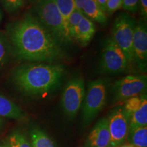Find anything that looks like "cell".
<instances>
[{
	"instance_id": "4",
	"label": "cell",
	"mask_w": 147,
	"mask_h": 147,
	"mask_svg": "<svg viewBox=\"0 0 147 147\" xmlns=\"http://www.w3.org/2000/svg\"><path fill=\"white\" fill-rule=\"evenodd\" d=\"M108 87L106 78H98L89 83L82 110L84 124L93 121L104 107Z\"/></svg>"
},
{
	"instance_id": "11",
	"label": "cell",
	"mask_w": 147,
	"mask_h": 147,
	"mask_svg": "<svg viewBox=\"0 0 147 147\" xmlns=\"http://www.w3.org/2000/svg\"><path fill=\"white\" fill-rule=\"evenodd\" d=\"M110 135L108 117L101 119L93 127L86 140L84 147H110Z\"/></svg>"
},
{
	"instance_id": "31",
	"label": "cell",
	"mask_w": 147,
	"mask_h": 147,
	"mask_svg": "<svg viewBox=\"0 0 147 147\" xmlns=\"http://www.w3.org/2000/svg\"><path fill=\"white\" fill-rule=\"evenodd\" d=\"M1 19H2V14H1V11H0V22H1Z\"/></svg>"
},
{
	"instance_id": "7",
	"label": "cell",
	"mask_w": 147,
	"mask_h": 147,
	"mask_svg": "<svg viewBox=\"0 0 147 147\" xmlns=\"http://www.w3.org/2000/svg\"><path fill=\"white\" fill-rule=\"evenodd\" d=\"M147 76L144 74L127 75L117 80L113 84V102H124L146 92Z\"/></svg>"
},
{
	"instance_id": "27",
	"label": "cell",
	"mask_w": 147,
	"mask_h": 147,
	"mask_svg": "<svg viewBox=\"0 0 147 147\" xmlns=\"http://www.w3.org/2000/svg\"><path fill=\"white\" fill-rule=\"evenodd\" d=\"M85 1L86 0H75V8H76V10H78L79 12H82V8H83L84 3L85 2Z\"/></svg>"
},
{
	"instance_id": "12",
	"label": "cell",
	"mask_w": 147,
	"mask_h": 147,
	"mask_svg": "<svg viewBox=\"0 0 147 147\" xmlns=\"http://www.w3.org/2000/svg\"><path fill=\"white\" fill-rule=\"evenodd\" d=\"M96 32L94 22L83 16L75 31L74 40L82 47H86L91 42Z\"/></svg>"
},
{
	"instance_id": "17",
	"label": "cell",
	"mask_w": 147,
	"mask_h": 147,
	"mask_svg": "<svg viewBox=\"0 0 147 147\" xmlns=\"http://www.w3.org/2000/svg\"><path fill=\"white\" fill-rule=\"evenodd\" d=\"M54 1L63 18L64 27H65L67 36L69 38L68 32H67V23H68L69 16L76 10L75 0H54Z\"/></svg>"
},
{
	"instance_id": "21",
	"label": "cell",
	"mask_w": 147,
	"mask_h": 147,
	"mask_svg": "<svg viewBox=\"0 0 147 147\" xmlns=\"http://www.w3.org/2000/svg\"><path fill=\"white\" fill-rule=\"evenodd\" d=\"M8 146L10 147H32L25 136L18 131L14 132L9 137Z\"/></svg>"
},
{
	"instance_id": "5",
	"label": "cell",
	"mask_w": 147,
	"mask_h": 147,
	"mask_svg": "<svg viewBox=\"0 0 147 147\" xmlns=\"http://www.w3.org/2000/svg\"><path fill=\"white\" fill-rule=\"evenodd\" d=\"M136 21L128 13H121L112 28V39L125 53L129 65L134 64L133 38Z\"/></svg>"
},
{
	"instance_id": "3",
	"label": "cell",
	"mask_w": 147,
	"mask_h": 147,
	"mask_svg": "<svg viewBox=\"0 0 147 147\" xmlns=\"http://www.w3.org/2000/svg\"><path fill=\"white\" fill-rule=\"evenodd\" d=\"M32 14L61 45L72 41L67 36L59 11L54 0H43L35 4Z\"/></svg>"
},
{
	"instance_id": "24",
	"label": "cell",
	"mask_w": 147,
	"mask_h": 147,
	"mask_svg": "<svg viewBox=\"0 0 147 147\" xmlns=\"http://www.w3.org/2000/svg\"><path fill=\"white\" fill-rule=\"evenodd\" d=\"M123 0H107L106 8V14L111 15L117 10L122 8Z\"/></svg>"
},
{
	"instance_id": "33",
	"label": "cell",
	"mask_w": 147,
	"mask_h": 147,
	"mask_svg": "<svg viewBox=\"0 0 147 147\" xmlns=\"http://www.w3.org/2000/svg\"><path fill=\"white\" fill-rule=\"evenodd\" d=\"M1 120H0V125H1Z\"/></svg>"
},
{
	"instance_id": "29",
	"label": "cell",
	"mask_w": 147,
	"mask_h": 147,
	"mask_svg": "<svg viewBox=\"0 0 147 147\" xmlns=\"http://www.w3.org/2000/svg\"><path fill=\"white\" fill-rule=\"evenodd\" d=\"M121 147H136V146H133V145H131L130 144H127L122 145Z\"/></svg>"
},
{
	"instance_id": "9",
	"label": "cell",
	"mask_w": 147,
	"mask_h": 147,
	"mask_svg": "<svg viewBox=\"0 0 147 147\" xmlns=\"http://www.w3.org/2000/svg\"><path fill=\"white\" fill-rule=\"evenodd\" d=\"M110 135V147H119L126 140L129 132V119L122 106L114 109L108 117Z\"/></svg>"
},
{
	"instance_id": "6",
	"label": "cell",
	"mask_w": 147,
	"mask_h": 147,
	"mask_svg": "<svg viewBox=\"0 0 147 147\" xmlns=\"http://www.w3.org/2000/svg\"><path fill=\"white\" fill-rule=\"evenodd\" d=\"M128 59L123 51L111 37L104 40L101 53L100 70L106 75H117L124 73L129 67Z\"/></svg>"
},
{
	"instance_id": "8",
	"label": "cell",
	"mask_w": 147,
	"mask_h": 147,
	"mask_svg": "<svg viewBox=\"0 0 147 147\" xmlns=\"http://www.w3.org/2000/svg\"><path fill=\"white\" fill-rule=\"evenodd\" d=\"M84 94V82L82 77H75L67 82L61 100V106L66 117L69 119L76 117L82 106Z\"/></svg>"
},
{
	"instance_id": "14",
	"label": "cell",
	"mask_w": 147,
	"mask_h": 147,
	"mask_svg": "<svg viewBox=\"0 0 147 147\" xmlns=\"http://www.w3.org/2000/svg\"><path fill=\"white\" fill-rule=\"evenodd\" d=\"M147 126V99L144 97L141 105L131 114L129 120V131L140 127Z\"/></svg>"
},
{
	"instance_id": "20",
	"label": "cell",
	"mask_w": 147,
	"mask_h": 147,
	"mask_svg": "<svg viewBox=\"0 0 147 147\" xmlns=\"http://www.w3.org/2000/svg\"><path fill=\"white\" fill-rule=\"evenodd\" d=\"M145 97H146V93L145 94L143 93V94L138 95V96L131 97V98H129L127 100H126L124 106H123V108L125 113L127 116L129 120V117L131 114L141 105Z\"/></svg>"
},
{
	"instance_id": "32",
	"label": "cell",
	"mask_w": 147,
	"mask_h": 147,
	"mask_svg": "<svg viewBox=\"0 0 147 147\" xmlns=\"http://www.w3.org/2000/svg\"><path fill=\"white\" fill-rule=\"evenodd\" d=\"M0 147H10L8 145H2V146H0Z\"/></svg>"
},
{
	"instance_id": "22",
	"label": "cell",
	"mask_w": 147,
	"mask_h": 147,
	"mask_svg": "<svg viewBox=\"0 0 147 147\" xmlns=\"http://www.w3.org/2000/svg\"><path fill=\"white\" fill-rule=\"evenodd\" d=\"M83 16L84 14L82 12L78 10H75L69 16L68 23H67V32H68L69 38L72 41H74V36L75 31L78 26V24Z\"/></svg>"
},
{
	"instance_id": "19",
	"label": "cell",
	"mask_w": 147,
	"mask_h": 147,
	"mask_svg": "<svg viewBox=\"0 0 147 147\" xmlns=\"http://www.w3.org/2000/svg\"><path fill=\"white\" fill-rule=\"evenodd\" d=\"M11 53H12V47L8 35L0 32V67L8 61Z\"/></svg>"
},
{
	"instance_id": "1",
	"label": "cell",
	"mask_w": 147,
	"mask_h": 147,
	"mask_svg": "<svg viewBox=\"0 0 147 147\" xmlns=\"http://www.w3.org/2000/svg\"><path fill=\"white\" fill-rule=\"evenodd\" d=\"M8 36L12 52L20 60L55 63L68 57L63 46L32 13L11 25Z\"/></svg>"
},
{
	"instance_id": "26",
	"label": "cell",
	"mask_w": 147,
	"mask_h": 147,
	"mask_svg": "<svg viewBox=\"0 0 147 147\" xmlns=\"http://www.w3.org/2000/svg\"><path fill=\"white\" fill-rule=\"evenodd\" d=\"M139 10L144 21L147 19V0H139Z\"/></svg>"
},
{
	"instance_id": "13",
	"label": "cell",
	"mask_w": 147,
	"mask_h": 147,
	"mask_svg": "<svg viewBox=\"0 0 147 147\" xmlns=\"http://www.w3.org/2000/svg\"><path fill=\"white\" fill-rule=\"evenodd\" d=\"M82 12L84 16L93 22L104 24L107 21L106 14L99 7L94 0H86Z\"/></svg>"
},
{
	"instance_id": "30",
	"label": "cell",
	"mask_w": 147,
	"mask_h": 147,
	"mask_svg": "<svg viewBox=\"0 0 147 147\" xmlns=\"http://www.w3.org/2000/svg\"><path fill=\"white\" fill-rule=\"evenodd\" d=\"M31 1H32L33 2H34L35 3H37L38 2H40V1H43V0H31Z\"/></svg>"
},
{
	"instance_id": "16",
	"label": "cell",
	"mask_w": 147,
	"mask_h": 147,
	"mask_svg": "<svg viewBox=\"0 0 147 147\" xmlns=\"http://www.w3.org/2000/svg\"><path fill=\"white\" fill-rule=\"evenodd\" d=\"M129 144L136 147H147V126L134 129L128 132Z\"/></svg>"
},
{
	"instance_id": "10",
	"label": "cell",
	"mask_w": 147,
	"mask_h": 147,
	"mask_svg": "<svg viewBox=\"0 0 147 147\" xmlns=\"http://www.w3.org/2000/svg\"><path fill=\"white\" fill-rule=\"evenodd\" d=\"M134 65L140 72L146 71L147 26L143 18L136 22L133 38Z\"/></svg>"
},
{
	"instance_id": "18",
	"label": "cell",
	"mask_w": 147,
	"mask_h": 147,
	"mask_svg": "<svg viewBox=\"0 0 147 147\" xmlns=\"http://www.w3.org/2000/svg\"><path fill=\"white\" fill-rule=\"evenodd\" d=\"M32 147H56L55 143L45 131L34 128L31 132Z\"/></svg>"
},
{
	"instance_id": "23",
	"label": "cell",
	"mask_w": 147,
	"mask_h": 147,
	"mask_svg": "<svg viewBox=\"0 0 147 147\" xmlns=\"http://www.w3.org/2000/svg\"><path fill=\"white\" fill-rule=\"evenodd\" d=\"M5 10L10 12H16L24 5V0H2Z\"/></svg>"
},
{
	"instance_id": "15",
	"label": "cell",
	"mask_w": 147,
	"mask_h": 147,
	"mask_svg": "<svg viewBox=\"0 0 147 147\" xmlns=\"http://www.w3.org/2000/svg\"><path fill=\"white\" fill-rule=\"evenodd\" d=\"M0 116L7 118L20 119L23 117L21 108L3 96H0Z\"/></svg>"
},
{
	"instance_id": "25",
	"label": "cell",
	"mask_w": 147,
	"mask_h": 147,
	"mask_svg": "<svg viewBox=\"0 0 147 147\" xmlns=\"http://www.w3.org/2000/svg\"><path fill=\"white\" fill-rule=\"evenodd\" d=\"M122 8L130 13H136L139 10V0H123Z\"/></svg>"
},
{
	"instance_id": "28",
	"label": "cell",
	"mask_w": 147,
	"mask_h": 147,
	"mask_svg": "<svg viewBox=\"0 0 147 147\" xmlns=\"http://www.w3.org/2000/svg\"><path fill=\"white\" fill-rule=\"evenodd\" d=\"M97 4L99 5V7L102 9L106 13V3H107V0H94Z\"/></svg>"
},
{
	"instance_id": "2",
	"label": "cell",
	"mask_w": 147,
	"mask_h": 147,
	"mask_svg": "<svg viewBox=\"0 0 147 147\" xmlns=\"http://www.w3.org/2000/svg\"><path fill=\"white\" fill-rule=\"evenodd\" d=\"M65 75V68L61 64L27 63L15 69L13 80L24 93L38 96L47 95L57 89Z\"/></svg>"
}]
</instances>
